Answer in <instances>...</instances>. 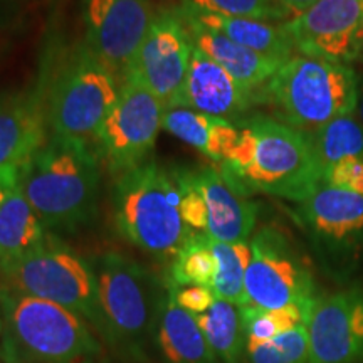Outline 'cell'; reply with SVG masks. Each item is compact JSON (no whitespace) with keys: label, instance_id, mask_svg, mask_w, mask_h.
<instances>
[{"label":"cell","instance_id":"cell-1","mask_svg":"<svg viewBox=\"0 0 363 363\" xmlns=\"http://www.w3.org/2000/svg\"><path fill=\"white\" fill-rule=\"evenodd\" d=\"M239 142L222 169L246 194L262 192L301 203L323 184L310 135L257 116L240 126Z\"/></svg>","mask_w":363,"mask_h":363},{"label":"cell","instance_id":"cell-2","mask_svg":"<svg viewBox=\"0 0 363 363\" xmlns=\"http://www.w3.org/2000/svg\"><path fill=\"white\" fill-rule=\"evenodd\" d=\"M19 187L45 229L72 233L96 214V152L79 140L51 133L21 174Z\"/></svg>","mask_w":363,"mask_h":363},{"label":"cell","instance_id":"cell-3","mask_svg":"<svg viewBox=\"0 0 363 363\" xmlns=\"http://www.w3.org/2000/svg\"><path fill=\"white\" fill-rule=\"evenodd\" d=\"M9 363H96L101 345L84 318L45 299L0 291Z\"/></svg>","mask_w":363,"mask_h":363},{"label":"cell","instance_id":"cell-4","mask_svg":"<svg viewBox=\"0 0 363 363\" xmlns=\"http://www.w3.org/2000/svg\"><path fill=\"white\" fill-rule=\"evenodd\" d=\"M103 335L125 355L143 363L157 343L167 288L135 259L106 252L93 267Z\"/></svg>","mask_w":363,"mask_h":363},{"label":"cell","instance_id":"cell-5","mask_svg":"<svg viewBox=\"0 0 363 363\" xmlns=\"http://www.w3.org/2000/svg\"><path fill=\"white\" fill-rule=\"evenodd\" d=\"M116 227L126 240L155 257H172L194 234L180 212V189L174 170L155 160L116 175Z\"/></svg>","mask_w":363,"mask_h":363},{"label":"cell","instance_id":"cell-6","mask_svg":"<svg viewBox=\"0 0 363 363\" xmlns=\"http://www.w3.org/2000/svg\"><path fill=\"white\" fill-rule=\"evenodd\" d=\"M358 79L350 66L293 56L261 91L281 123L315 135L335 118L357 110Z\"/></svg>","mask_w":363,"mask_h":363},{"label":"cell","instance_id":"cell-7","mask_svg":"<svg viewBox=\"0 0 363 363\" xmlns=\"http://www.w3.org/2000/svg\"><path fill=\"white\" fill-rule=\"evenodd\" d=\"M120 79L84 43L76 45L54 78L48 120L54 135L93 147L120 94Z\"/></svg>","mask_w":363,"mask_h":363},{"label":"cell","instance_id":"cell-8","mask_svg":"<svg viewBox=\"0 0 363 363\" xmlns=\"http://www.w3.org/2000/svg\"><path fill=\"white\" fill-rule=\"evenodd\" d=\"M12 291L65 306L103 333L93 267L57 240L45 239L17 259L0 264Z\"/></svg>","mask_w":363,"mask_h":363},{"label":"cell","instance_id":"cell-9","mask_svg":"<svg viewBox=\"0 0 363 363\" xmlns=\"http://www.w3.org/2000/svg\"><path fill=\"white\" fill-rule=\"evenodd\" d=\"M165 106L152 91L131 76H125L120 94L94 140V152L113 174L150 160L163 123Z\"/></svg>","mask_w":363,"mask_h":363},{"label":"cell","instance_id":"cell-10","mask_svg":"<svg viewBox=\"0 0 363 363\" xmlns=\"http://www.w3.org/2000/svg\"><path fill=\"white\" fill-rule=\"evenodd\" d=\"M249 246L251 261L244 281L247 305L262 310L313 305L318 294L311 272L279 230L264 227Z\"/></svg>","mask_w":363,"mask_h":363},{"label":"cell","instance_id":"cell-11","mask_svg":"<svg viewBox=\"0 0 363 363\" xmlns=\"http://www.w3.org/2000/svg\"><path fill=\"white\" fill-rule=\"evenodd\" d=\"M192 51L194 43L179 11L160 12L150 26L125 76H131L152 91L165 110L179 108Z\"/></svg>","mask_w":363,"mask_h":363},{"label":"cell","instance_id":"cell-12","mask_svg":"<svg viewBox=\"0 0 363 363\" xmlns=\"http://www.w3.org/2000/svg\"><path fill=\"white\" fill-rule=\"evenodd\" d=\"M283 26L299 56L345 66L363 56V0H318Z\"/></svg>","mask_w":363,"mask_h":363},{"label":"cell","instance_id":"cell-13","mask_svg":"<svg viewBox=\"0 0 363 363\" xmlns=\"http://www.w3.org/2000/svg\"><path fill=\"white\" fill-rule=\"evenodd\" d=\"M84 44L123 79L157 13L148 0H83Z\"/></svg>","mask_w":363,"mask_h":363},{"label":"cell","instance_id":"cell-14","mask_svg":"<svg viewBox=\"0 0 363 363\" xmlns=\"http://www.w3.org/2000/svg\"><path fill=\"white\" fill-rule=\"evenodd\" d=\"M310 363L363 362V291L318 294L306 321Z\"/></svg>","mask_w":363,"mask_h":363},{"label":"cell","instance_id":"cell-15","mask_svg":"<svg viewBox=\"0 0 363 363\" xmlns=\"http://www.w3.org/2000/svg\"><path fill=\"white\" fill-rule=\"evenodd\" d=\"M48 106L39 91L0 96V185L19 184L27 163L48 142Z\"/></svg>","mask_w":363,"mask_h":363},{"label":"cell","instance_id":"cell-16","mask_svg":"<svg viewBox=\"0 0 363 363\" xmlns=\"http://www.w3.org/2000/svg\"><path fill=\"white\" fill-rule=\"evenodd\" d=\"M207 208V230L219 242H247L257 220V206L222 167L190 170Z\"/></svg>","mask_w":363,"mask_h":363},{"label":"cell","instance_id":"cell-17","mask_svg":"<svg viewBox=\"0 0 363 363\" xmlns=\"http://www.w3.org/2000/svg\"><path fill=\"white\" fill-rule=\"evenodd\" d=\"M303 224L331 251L363 246V195L321 184L299 203Z\"/></svg>","mask_w":363,"mask_h":363},{"label":"cell","instance_id":"cell-18","mask_svg":"<svg viewBox=\"0 0 363 363\" xmlns=\"http://www.w3.org/2000/svg\"><path fill=\"white\" fill-rule=\"evenodd\" d=\"M256 99V93L244 88L224 67L194 45L182 108L230 121L247 111Z\"/></svg>","mask_w":363,"mask_h":363},{"label":"cell","instance_id":"cell-19","mask_svg":"<svg viewBox=\"0 0 363 363\" xmlns=\"http://www.w3.org/2000/svg\"><path fill=\"white\" fill-rule=\"evenodd\" d=\"M177 11L184 19L185 26H187L190 39H192L195 48L224 67L238 83L242 84L246 89L252 91V93H261L267 81L274 76V72L284 62V59L266 56V54L256 52L252 49L235 44L234 40L227 39L225 35L201 24L182 7L177 9Z\"/></svg>","mask_w":363,"mask_h":363},{"label":"cell","instance_id":"cell-20","mask_svg":"<svg viewBox=\"0 0 363 363\" xmlns=\"http://www.w3.org/2000/svg\"><path fill=\"white\" fill-rule=\"evenodd\" d=\"M162 128L219 165L230 157L240 135V130L229 120L182 106L167 108Z\"/></svg>","mask_w":363,"mask_h":363},{"label":"cell","instance_id":"cell-21","mask_svg":"<svg viewBox=\"0 0 363 363\" xmlns=\"http://www.w3.org/2000/svg\"><path fill=\"white\" fill-rule=\"evenodd\" d=\"M157 345L167 363H220L197 318L177 305L169 288L162 303Z\"/></svg>","mask_w":363,"mask_h":363},{"label":"cell","instance_id":"cell-22","mask_svg":"<svg viewBox=\"0 0 363 363\" xmlns=\"http://www.w3.org/2000/svg\"><path fill=\"white\" fill-rule=\"evenodd\" d=\"M194 19H197L208 29L216 30L227 39L234 40L235 44L242 48L252 49V51L266 54L278 59L293 57L294 45L293 40L286 33L283 24H272V22L246 19V17H227L220 13L202 12L197 9L190 7L184 2L182 6Z\"/></svg>","mask_w":363,"mask_h":363},{"label":"cell","instance_id":"cell-23","mask_svg":"<svg viewBox=\"0 0 363 363\" xmlns=\"http://www.w3.org/2000/svg\"><path fill=\"white\" fill-rule=\"evenodd\" d=\"M44 229L19 184L4 190L0 203V264L39 247L48 239Z\"/></svg>","mask_w":363,"mask_h":363},{"label":"cell","instance_id":"cell-24","mask_svg":"<svg viewBox=\"0 0 363 363\" xmlns=\"http://www.w3.org/2000/svg\"><path fill=\"white\" fill-rule=\"evenodd\" d=\"M195 318L222 363L242 362L246 353V335L239 306L217 298L211 310Z\"/></svg>","mask_w":363,"mask_h":363},{"label":"cell","instance_id":"cell-25","mask_svg":"<svg viewBox=\"0 0 363 363\" xmlns=\"http://www.w3.org/2000/svg\"><path fill=\"white\" fill-rule=\"evenodd\" d=\"M208 238V235H207ZM208 246L217 261V274L212 284L216 298L225 299L235 306H246V271L251 261V246L247 242H219L208 238Z\"/></svg>","mask_w":363,"mask_h":363},{"label":"cell","instance_id":"cell-26","mask_svg":"<svg viewBox=\"0 0 363 363\" xmlns=\"http://www.w3.org/2000/svg\"><path fill=\"white\" fill-rule=\"evenodd\" d=\"M310 136L323 172L343 158H363V125L353 113L335 118Z\"/></svg>","mask_w":363,"mask_h":363},{"label":"cell","instance_id":"cell-27","mask_svg":"<svg viewBox=\"0 0 363 363\" xmlns=\"http://www.w3.org/2000/svg\"><path fill=\"white\" fill-rule=\"evenodd\" d=\"M217 274V261L208 238L194 233L172 259L169 283L175 286H207L212 288Z\"/></svg>","mask_w":363,"mask_h":363},{"label":"cell","instance_id":"cell-28","mask_svg":"<svg viewBox=\"0 0 363 363\" xmlns=\"http://www.w3.org/2000/svg\"><path fill=\"white\" fill-rule=\"evenodd\" d=\"M311 306H288L281 310H262L256 306H240L246 345H259L296 326L306 325Z\"/></svg>","mask_w":363,"mask_h":363},{"label":"cell","instance_id":"cell-29","mask_svg":"<svg viewBox=\"0 0 363 363\" xmlns=\"http://www.w3.org/2000/svg\"><path fill=\"white\" fill-rule=\"evenodd\" d=\"M249 363H310V338L306 325L284 331L259 345H246Z\"/></svg>","mask_w":363,"mask_h":363},{"label":"cell","instance_id":"cell-30","mask_svg":"<svg viewBox=\"0 0 363 363\" xmlns=\"http://www.w3.org/2000/svg\"><path fill=\"white\" fill-rule=\"evenodd\" d=\"M190 7L202 12L220 13L227 17H246L266 22H283L293 16L276 0H185Z\"/></svg>","mask_w":363,"mask_h":363},{"label":"cell","instance_id":"cell-31","mask_svg":"<svg viewBox=\"0 0 363 363\" xmlns=\"http://www.w3.org/2000/svg\"><path fill=\"white\" fill-rule=\"evenodd\" d=\"M177 184L180 189V212L185 225L194 233L207 230V208L201 192L192 179L190 170H174Z\"/></svg>","mask_w":363,"mask_h":363},{"label":"cell","instance_id":"cell-32","mask_svg":"<svg viewBox=\"0 0 363 363\" xmlns=\"http://www.w3.org/2000/svg\"><path fill=\"white\" fill-rule=\"evenodd\" d=\"M323 184L363 195V158H343L323 172Z\"/></svg>","mask_w":363,"mask_h":363},{"label":"cell","instance_id":"cell-33","mask_svg":"<svg viewBox=\"0 0 363 363\" xmlns=\"http://www.w3.org/2000/svg\"><path fill=\"white\" fill-rule=\"evenodd\" d=\"M167 288H169L177 305L195 316L207 313L217 299L212 288H207V286H175L169 283Z\"/></svg>","mask_w":363,"mask_h":363},{"label":"cell","instance_id":"cell-34","mask_svg":"<svg viewBox=\"0 0 363 363\" xmlns=\"http://www.w3.org/2000/svg\"><path fill=\"white\" fill-rule=\"evenodd\" d=\"M276 2L281 4L293 17H296L299 13L308 11L311 6H315L318 0H276Z\"/></svg>","mask_w":363,"mask_h":363},{"label":"cell","instance_id":"cell-35","mask_svg":"<svg viewBox=\"0 0 363 363\" xmlns=\"http://www.w3.org/2000/svg\"><path fill=\"white\" fill-rule=\"evenodd\" d=\"M357 110H358V120H360V121H362V125H363V81H362V84L358 86Z\"/></svg>","mask_w":363,"mask_h":363},{"label":"cell","instance_id":"cell-36","mask_svg":"<svg viewBox=\"0 0 363 363\" xmlns=\"http://www.w3.org/2000/svg\"><path fill=\"white\" fill-rule=\"evenodd\" d=\"M4 190H6V189H4L2 185H0V203H2V199H4Z\"/></svg>","mask_w":363,"mask_h":363},{"label":"cell","instance_id":"cell-37","mask_svg":"<svg viewBox=\"0 0 363 363\" xmlns=\"http://www.w3.org/2000/svg\"><path fill=\"white\" fill-rule=\"evenodd\" d=\"M2 333H4V328H2V316H0V338H2Z\"/></svg>","mask_w":363,"mask_h":363}]
</instances>
